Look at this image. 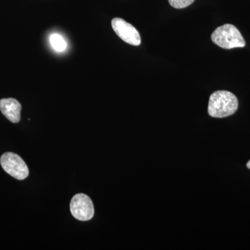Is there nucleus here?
<instances>
[{
    "label": "nucleus",
    "instance_id": "2",
    "mask_svg": "<svg viewBox=\"0 0 250 250\" xmlns=\"http://www.w3.org/2000/svg\"><path fill=\"white\" fill-rule=\"evenodd\" d=\"M213 42L223 49H230L236 47H244L246 41L241 32L235 26L225 24L217 28L211 34Z\"/></svg>",
    "mask_w": 250,
    "mask_h": 250
},
{
    "label": "nucleus",
    "instance_id": "5",
    "mask_svg": "<svg viewBox=\"0 0 250 250\" xmlns=\"http://www.w3.org/2000/svg\"><path fill=\"white\" fill-rule=\"evenodd\" d=\"M111 25L117 35L126 43L134 46L141 44V36L132 24L122 18H115L112 20Z\"/></svg>",
    "mask_w": 250,
    "mask_h": 250
},
{
    "label": "nucleus",
    "instance_id": "1",
    "mask_svg": "<svg viewBox=\"0 0 250 250\" xmlns=\"http://www.w3.org/2000/svg\"><path fill=\"white\" fill-rule=\"evenodd\" d=\"M238 107V99L233 93L227 90H218L210 95L208 113L213 118H225L234 114Z\"/></svg>",
    "mask_w": 250,
    "mask_h": 250
},
{
    "label": "nucleus",
    "instance_id": "4",
    "mask_svg": "<svg viewBox=\"0 0 250 250\" xmlns=\"http://www.w3.org/2000/svg\"><path fill=\"white\" fill-rule=\"evenodd\" d=\"M70 207L72 215L77 220L88 221L93 218L95 209L93 202L85 194H77L72 197Z\"/></svg>",
    "mask_w": 250,
    "mask_h": 250
},
{
    "label": "nucleus",
    "instance_id": "3",
    "mask_svg": "<svg viewBox=\"0 0 250 250\" xmlns=\"http://www.w3.org/2000/svg\"><path fill=\"white\" fill-rule=\"evenodd\" d=\"M0 164L5 172L18 180H24L29 176V168L18 154L6 152L0 158Z\"/></svg>",
    "mask_w": 250,
    "mask_h": 250
},
{
    "label": "nucleus",
    "instance_id": "8",
    "mask_svg": "<svg viewBox=\"0 0 250 250\" xmlns=\"http://www.w3.org/2000/svg\"><path fill=\"white\" fill-rule=\"evenodd\" d=\"M194 1L195 0H168L169 3L172 7L178 9H184L190 6Z\"/></svg>",
    "mask_w": 250,
    "mask_h": 250
},
{
    "label": "nucleus",
    "instance_id": "6",
    "mask_svg": "<svg viewBox=\"0 0 250 250\" xmlns=\"http://www.w3.org/2000/svg\"><path fill=\"white\" fill-rule=\"evenodd\" d=\"M0 110L2 114L11 123H18L21 121L22 106L16 99H1L0 100Z\"/></svg>",
    "mask_w": 250,
    "mask_h": 250
},
{
    "label": "nucleus",
    "instance_id": "9",
    "mask_svg": "<svg viewBox=\"0 0 250 250\" xmlns=\"http://www.w3.org/2000/svg\"><path fill=\"white\" fill-rule=\"evenodd\" d=\"M247 167H248V168L250 169V160L248 161V164H247Z\"/></svg>",
    "mask_w": 250,
    "mask_h": 250
},
{
    "label": "nucleus",
    "instance_id": "7",
    "mask_svg": "<svg viewBox=\"0 0 250 250\" xmlns=\"http://www.w3.org/2000/svg\"><path fill=\"white\" fill-rule=\"evenodd\" d=\"M51 45L57 52H63L67 47L66 42L63 38L59 34H52L49 38Z\"/></svg>",
    "mask_w": 250,
    "mask_h": 250
}]
</instances>
